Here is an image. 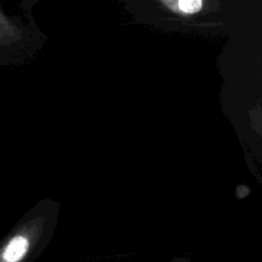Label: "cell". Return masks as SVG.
Wrapping results in <instances>:
<instances>
[{
    "label": "cell",
    "instance_id": "2",
    "mask_svg": "<svg viewBox=\"0 0 262 262\" xmlns=\"http://www.w3.org/2000/svg\"><path fill=\"white\" fill-rule=\"evenodd\" d=\"M175 5H177V8L184 13H194L202 8L203 2L199 0H192V1L183 0V1L175 2Z\"/></svg>",
    "mask_w": 262,
    "mask_h": 262
},
{
    "label": "cell",
    "instance_id": "1",
    "mask_svg": "<svg viewBox=\"0 0 262 262\" xmlns=\"http://www.w3.org/2000/svg\"><path fill=\"white\" fill-rule=\"evenodd\" d=\"M37 2L24 0L14 7L0 2V67L31 62L46 42L33 15Z\"/></svg>",
    "mask_w": 262,
    "mask_h": 262
}]
</instances>
